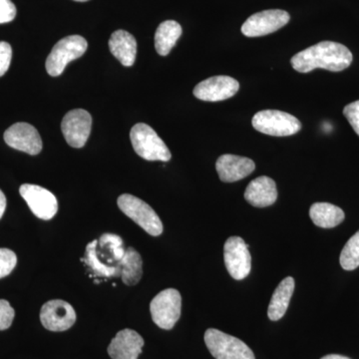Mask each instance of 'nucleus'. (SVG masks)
<instances>
[{"instance_id":"nucleus-13","label":"nucleus","mask_w":359,"mask_h":359,"mask_svg":"<svg viewBox=\"0 0 359 359\" xmlns=\"http://www.w3.org/2000/svg\"><path fill=\"white\" fill-rule=\"evenodd\" d=\"M40 320L50 332H65L76 321V313L68 302L54 299L43 304L40 311Z\"/></svg>"},{"instance_id":"nucleus-9","label":"nucleus","mask_w":359,"mask_h":359,"mask_svg":"<svg viewBox=\"0 0 359 359\" xmlns=\"http://www.w3.org/2000/svg\"><path fill=\"white\" fill-rule=\"evenodd\" d=\"M224 259L231 278L242 280L250 275L252 257L249 245L242 238L231 237L226 240L224 247Z\"/></svg>"},{"instance_id":"nucleus-30","label":"nucleus","mask_w":359,"mask_h":359,"mask_svg":"<svg viewBox=\"0 0 359 359\" xmlns=\"http://www.w3.org/2000/svg\"><path fill=\"white\" fill-rule=\"evenodd\" d=\"M6 209V197L4 192L0 190V219L4 216Z\"/></svg>"},{"instance_id":"nucleus-16","label":"nucleus","mask_w":359,"mask_h":359,"mask_svg":"<svg viewBox=\"0 0 359 359\" xmlns=\"http://www.w3.org/2000/svg\"><path fill=\"white\" fill-rule=\"evenodd\" d=\"M216 169L221 181L233 183L252 174L256 169V164L249 158L224 154L217 161Z\"/></svg>"},{"instance_id":"nucleus-5","label":"nucleus","mask_w":359,"mask_h":359,"mask_svg":"<svg viewBox=\"0 0 359 359\" xmlns=\"http://www.w3.org/2000/svg\"><path fill=\"white\" fill-rule=\"evenodd\" d=\"M205 342L216 359H256L244 341L216 328H209L205 332Z\"/></svg>"},{"instance_id":"nucleus-11","label":"nucleus","mask_w":359,"mask_h":359,"mask_svg":"<svg viewBox=\"0 0 359 359\" xmlns=\"http://www.w3.org/2000/svg\"><path fill=\"white\" fill-rule=\"evenodd\" d=\"M20 193L37 218L49 221L57 214V199L50 191L32 184H25L20 187Z\"/></svg>"},{"instance_id":"nucleus-28","label":"nucleus","mask_w":359,"mask_h":359,"mask_svg":"<svg viewBox=\"0 0 359 359\" xmlns=\"http://www.w3.org/2000/svg\"><path fill=\"white\" fill-rule=\"evenodd\" d=\"M344 115L359 136V100L346 105L344 109Z\"/></svg>"},{"instance_id":"nucleus-23","label":"nucleus","mask_w":359,"mask_h":359,"mask_svg":"<svg viewBox=\"0 0 359 359\" xmlns=\"http://www.w3.org/2000/svg\"><path fill=\"white\" fill-rule=\"evenodd\" d=\"M143 276V261L140 254L133 248H127L122 261V282L127 285H135Z\"/></svg>"},{"instance_id":"nucleus-1","label":"nucleus","mask_w":359,"mask_h":359,"mask_svg":"<svg viewBox=\"0 0 359 359\" xmlns=\"http://www.w3.org/2000/svg\"><path fill=\"white\" fill-rule=\"evenodd\" d=\"M126 248L119 236L104 233L100 240L92 241L86 247V255L81 262L91 269L90 278H121L122 261Z\"/></svg>"},{"instance_id":"nucleus-17","label":"nucleus","mask_w":359,"mask_h":359,"mask_svg":"<svg viewBox=\"0 0 359 359\" xmlns=\"http://www.w3.org/2000/svg\"><path fill=\"white\" fill-rule=\"evenodd\" d=\"M144 346V339L133 330H123L116 334L108 346L112 359H138Z\"/></svg>"},{"instance_id":"nucleus-8","label":"nucleus","mask_w":359,"mask_h":359,"mask_svg":"<svg viewBox=\"0 0 359 359\" xmlns=\"http://www.w3.org/2000/svg\"><path fill=\"white\" fill-rule=\"evenodd\" d=\"M182 297L178 290L167 289L156 295L150 304L151 316L162 330H170L181 316Z\"/></svg>"},{"instance_id":"nucleus-19","label":"nucleus","mask_w":359,"mask_h":359,"mask_svg":"<svg viewBox=\"0 0 359 359\" xmlns=\"http://www.w3.org/2000/svg\"><path fill=\"white\" fill-rule=\"evenodd\" d=\"M109 48L111 53L122 65L130 67L134 65L136 60L137 42L131 33L125 30H117L113 33L109 39Z\"/></svg>"},{"instance_id":"nucleus-26","label":"nucleus","mask_w":359,"mask_h":359,"mask_svg":"<svg viewBox=\"0 0 359 359\" xmlns=\"http://www.w3.org/2000/svg\"><path fill=\"white\" fill-rule=\"evenodd\" d=\"M15 316V311L6 299H0V330H6L11 327Z\"/></svg>"},{"instance_id":"nucleus-14","label":"nucleus","mask_w":359,"mask_h":359,"mask_svg":"<svg viewBox=\"0 0 359 359\" xmlns=\"http://www.w3.org/2000/svg\"><path fill=\"white\" fill-rule=\"evenodd\" d=\"M240 89L237 80L230 76H214L200 82L194 89L196 98L207 102H218L235 96Z\"/></svg>"},{"instance_id":"nucleus-6","label":"nucleus","mask_w":359,"mask_h":359,"mask_svg":"<svg viewBox=\"0 0 359 359\" xmlns=\"http://www.w3.org/2000/svg\"><path fill=\"white\" fill-rule=\"evenodd\" d=\"M117 204L127 217L133 219L149 235L158 237L163 233V224L159 216L143 200L129 194H123L118 198Z\"/></svg>"},{"instance_id":"nucleus-15","label":"nucleus","mask_w":359,"mask_h":359,"mask_svg":"<svg viewBox=\"0 0 359 359\" xmlns=\"http://www.w3.org/2000/svg\"><path fill=\"white\" fill-rule=\"evenodd\" d=\"M4 141L9 147L32 156L39 154L42 150L39 131L28 123H16L9 127L4 133Z\"/></svg>"},{"instance_id":"nucleus-31","label":"nucleus","mask_w":359,"mask_h":359,"mask_svg":"<svg viewBox=\"0 0 359 359\" xmlns=\"http://www.w3.org/2000/svg\"><path fill=\"white\" fill-rule=\"evenodd\" d=\"M320 359H351L347 356L339 355V354H328V355L323 356Z\"/></svg>"},{"instance_id":"nucleus-4","label":"nucleus","mask_w":359,"mask_h":359,"mask_svg":"<svg viewBox=\"0 0 359 359\" xmlns=\"http://www.w3.org/2000/svg\"><path fill=\"white\" fill-rule=\"evenodd\" d=\"M88 48V43L80 35H71L59 40L46 59V70L50 76L62 74L71 61L81 57Z\"/></svg>"},{"instance_id":"nucleus-18","label":"nucleus","mask_w":359,"mask_h":359,"mask_svg":"<svg viewBox=\"0 0 359 359\" xmlns=\"http://www.w3.org/2000/svg\"><path fill=\"white\" fill-rule=\"evenodd\" d=\"M245 199L257 208H266L275 204L278 199L276 182L266 176L252 180L245 189Z\"/></svg>"},{"instance_id":"nucleus-20","label":"nucleus","mask_w":359,"mask_h":359,"mask_svg":"<svg viewBox=\"0 0 359 359\" xmlns=\"http://www.w3.org/2000/svg\"><path fill=\"white\" fill-rule=\"evenodd\" d=\"M294 292V280L292 276H287L278 285L269 302L268 309L269 320L276 321L283 318L289 308Z\"/></svg>"},{"instance_id":"nucleus-7","label":"nucleus","mask_w":359,"mask_h":359,"mask_svg":"<svg viewBox=\"0 0 359 359\" xmlns=\"http://www.w3.org/2000/svg\"><path fill=\"white\" fill-rule=\"evenodd\" d=\"M252 127L269 136H292L301 131L302 123L294 116L278 110H263L252 118Z\"/></svg>"},{"instance_id":"nucleus-21","label":"nucleus","mask_w":359,"mask_h":359,"mask_svg":"<svg viewBox=\"0 0 359 359\" xmlns=\"http://www.w3.org/2000/svg\"><path fill=\"white\" fill-rule=\"evenodd\" d=\"M309 217L316 226L323 229H332L341 224L346 215L337 205L330 203H316L309 210Z\"/></svg>"},{"instance_id":"nucleus-29","label":"nucleus","mask_w":359,"mask_h":359,"mask_svg":"<svg viewBox=\"0 0 359 359\" xmlns=\"http://www.w3.org/2000/svg\"><path fill=\"white\" fill-rule=\"evenodd\" d=\"M16 16V7L11 0H0V25L13 21Z\"/></svg>"},{"instance_id":"nucleus-12","label":"nucleus","mask_w":359,"mask_h":359,"mask_svg":"<svg viewBox=\"0 0 359 359\" xmlns=\"http://www.w3.org/2000/svg\"><path fill=\"white\" fill-rule=\"evenodd\" d=\"M92 128V117L83 109L69 111L63 118L61 130L68 145L73 148L84 147Z\"/></svg>"},{"instance_id":"nucleus-2","label":"nucleus","mask_w":359,"mask_h":359,"mask_svg":"<svg viewBox=\"0 0 359 359\" xmlns=\"http://www.w3.org/2000/svg\"><path fill=\"white\" fill-rule=\"evenodd\" d=\"M353 60V53L344 44L323 41L295 54L290 63L299 73H309L316 68L340 72L348 68Z\"/></svg>"},{"instance_id":"nucleus-22","label":"nucleus","mask_w":359,"mask_h":359,"mask_svg":"<svg viewBox=\"0 0 359 359\" xmlns=\"http://www.w3.org/2000/svg\"><path fill=\"white\" fill-rule=\"evenodd\" d=\"M182 35V27L174 20H167L158 26L155 33V48L158 53L166 56L176 45Z\"/></svg>"},{"instance_id":"nucleus-32","label":"nucleus","mask_w":359,"mask_h":359,"mask_svg":"<svg viewBox=\"0 0 359 359\" xmlns=\"http://www.w3.org/2000/svg\"><path fill=\"white\" fill-rule=\"evenodd\" d=\"M75 1L85 2L88 1V0H75Z\"/></svg>"},{"instance_id":"nucleus-10","label":"nucleus","mask_w":359,"mask_h":359,"mask_svg":"<svg viewBox=\"0 0 359 359\" xmlns=\"http://www.w3.org/2000/svg\"><path fill=\"white\" fill-rule=\"evenodd\" d=\"M290 14L280 9H269L250 16L242 26L243 34L248 37H259L278 32L289 23Z\"/></svg>"},{"instance_id":"nucleus-25","label":"nucleus","mask_w":359,"mask_h":359,"mask_svg":"<svg viewBox=\"0 0 359 359\" xmlns=\"http://www.w3.org/2000/svg\"><path fill=\"white\" fill-rule=\"evenodd\" d=\"M18 264L15 252L8 249H0V278L11 275Z\"/></svg>"},{"instance_id":"nucleus-27","label":"nucleus","mask_w":359,"mask_h":359,"mask_svg":"<svg viewBox=\"0 0 359 359\" xmlns=\"http://www.w3.org/2000/svg\"><path fill=\"white\" fill-rule=\"evenodd\" d=\"M13 48L6 41H0V77L4 76L11 66Z\"/></svg>"},{"instance_id":"nucleus-3","label":"nucleus","mask_w":359,"mask_h":359,"mask_svg":"<svg viewBox=\"0 0 359 359\" xmlns=\"http://www.w3.org/2000/svg\"><path fill=\"white\" fill-rule=\"evenodd\" d=\"M135 152L147 161L169 162L171 152L152 127L144 123L135 125L130 132Z\"/></svg>"},{"instance_id":"nucleus-24","label":"nucleus","mask_w":359,"mask_h":359,"mask_svg":"<svg viewBox=\"0 0 359 359\" xmlns=\"http://www.w3.org/2000/svg\"><path fill=\"white\" fill-rule=\"evenodd\" d=\"M339 263L346 271H353L359 266V231L349 238L340 254Z\"/></svg>"}]
</instances>
